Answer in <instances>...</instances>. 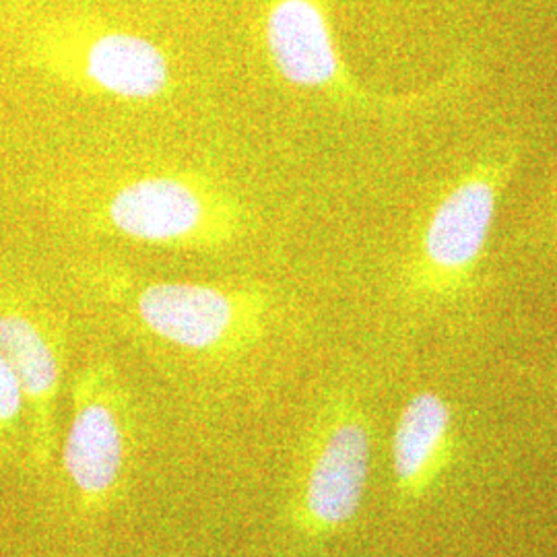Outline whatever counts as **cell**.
Returning a JSON list of instances; mask_svg holds the SVG:
<instances>
[{
  "mask_svg": "<svg viewBox=\"0 0 557 557\" xmlns=\"http://www.w3.org/2000/svg\"><path fill=\"white\" fill-rule=\"evenodd\" d=\"M255 215L220 180L195 170H156L108 184L89 207V227L147 246L218 252L248 236Z\"/></svg>",
  "mask_w": 557,
  "mask_h": 557,
  "instance_id": "6da1fadb",
  "label": "cell"
},
{
  "mask_svg": "<svg viewBox=\"0 0 557 557\" xmlns=\"http://www.w3.org/2000/svg\"><path fill=\"white\" fill-rule=\"evenodd\" d=\"M128 317L161 343L207 358L252 349L264 337L273 298L259 285L197 281H116Z\"/></svg>",
  "mask_w": 557,
  "mask_h": 557,
  "instance_id": "7a4b0ae2",
  "label": "cell"
},
{
  "mask_svg": "<svg viewBox=\"0 0 557 557\" xmlns=\"http://www.w3.org/2000/svg\"><path fill=\"white\" fill-rule=\"evenodd\" d=\"M517 163V147H494L446 186L405 269L409 289L446 298L473 285Z\"/></svg>",
  "mask_w": 557,
  "mask_h": 557,
  "instance_id": "3957f363",
  "label": "cell"
},
{
  "mask_svg": "<svg viewBox=\"0 0 557 557\" xmlns=\"http://www.w3.org/2000/svg\"><path fill=\"white\" fill-rule=\"evenodd\" d=\"M260 46L269 69L285 85L312 91L341 108L368 112H395L438 100L457 87L460 71L440 81L425 94L397 98L376 96L366 89L338 50L331 17V0H262Z\"/></svg>",
  "mask_w": 557,
  "mask_h": 557,
  "instance_id": "277c9868",
  "label": "cell"
},
{
  "mask_svg": "<svg viewBox=\"0 0 557 557\" xmlns=\"http://www.w3.org/2000/svg\"><path fill=\"white\" fill-rule=\"evenodd\" d=\"M370 465L372 438L358 400L329 398L312 428L289 499V522L301 537H333L356 520Z\"/></svg>",
  "mask_w": 557,
  "mask_h": 557,
  "instance_id": "5b68a950",
  "label": "cell"
},
{
  "mask_svg": "<svg viewBox=\"0 0 557 557\" xmlns=\"http://www.w3.org/2000/svg\"><path fill=\"white\" fill-rule=\"evenodd\" d=\"M133 457V400L110 359L81 368L62 469L85 515L110 510L126 485Z\"/></svg>",
  "mask_w": 557,
  "mask_h": 557,
  "instance_id": "8992f818",
  "label": "cell"
},
{
  "mask_svg": "<svg viewBox=\"0 0 557 557\" xmlns=\"http://www.w3.org/2000/svg\"><path fill=\"white\" fill-rule=\"evenodd\" d=\"M44 64L94 98L147 103L168 98L174 73L160 44L98 17L59 23L44 41Z\"/></svg>",
  "mask_w": 557,
  "mask_h": 557,
  "instance_id": "52a82bcc",
  "label": "cell"
},
{
  "mask_svg": "<svg viewBox=\"0 0 557 557\" xmlns=\"http://www.w3.org/2000/svg\"><path fill=\"white\" fill-rule=\"evenodd\" d=\"M0 356L20 379L29 409L32 450L38 467L54 455V403L64 372V338L59 329L17 306L0 310Z\"/></svg>",
  "mask_w": 557,
  "mask_h": 557,
  "instance_id": "ba28073f",
  "label": "cell"
},
{
  "mask_svg": "<svg viewBox=\"0 0 557 557\" xmlns=\"http://www.w3.org/2000/svg\"><path fill=\"white\" fill-rule=\"evenodd\" d=\"M450 425V405L432 391L418 393L403 407L393 434V473L405 496L425 490L438 471Z\"/></svg>",
  "mask_w": 557,
  "mask_h": 557,
  "instance_id": "9c48e42d",
  "label": "cell"
},
{
  "mask_svg": "<svg viewBox=\"0 0 557 557\" xmlns=\"http://www.w3.org/2000/svg\"><path fill=\"white\" fill-rule=\"evenodd\" d=\"M25 393L11 363L0 356V436H9L20 428Z\"/></svg>",
  "mask_w": 557,
  "mask_h": 557,
  "instance_id": "30bf717a",
  "label": "cell"
},
{
  "mask_svg": "<svg viewBox=\"0 0 557 557\" xmlns=\"http://www.w3.org/2000/svg\"><path fill=\"white\" fill-rule=\"evenodd\" d=\"M543 223L557 232V184L556 188L549 193V197L545 200V207H543Z\"/></svg>",
  "mask_w": 557,
  "mask_h": 557,
  "instance_id": "8fae6325",
  "label": "cell"
}]
</instances>
